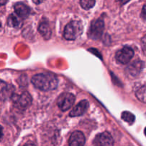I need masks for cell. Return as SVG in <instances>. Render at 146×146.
<instances>
[{"instance_id": "cell-1", "label": "cell", "mask_w": 146, "mask_h": 146, "mask_svg": "<svg viewBox=\"0 0 146 146\" xmlns=\"http://www.w3.org/2000/svg\"><path fill=\"white\" fill-rule=\"evenodd\" d=\"M31 82L36 88L42 91L54 90L58 86L57 77L51 73H40L35 74L31 79Z\"/></svg>"}, {"instance_id": "cell-2", "label": "cell", "mask_w": 146, "mask_h": 146, "mask_svg": "<svg viewBox=\"0 0 146 146\" xmlns=\"http://www.w3.org/2000/svg\"><path fill=\"white\" fill-rule=\"evenodd\" d=\"M84 30L82 24L79 21H72L65 27L64 37L67 40H75L81 35Z\"/></svg>"}, {"instance_id": "cell-3", "label": "cell", "mask_w": 146, "mask_h": 146, "mask_svg": "<svg viewBox=\"0 0 146 146\" xmlns=\"http://www.w3.org/2000/svg\"><path fill=\"white\" fill-rule=\"evenodd\" d=\"M104 29V21L102 19H98L92 21L88 30V37L92 40H99Z\"/></svg>"}, {"instance_id": "cell-4", "label": "cell", "mask_w": 146, "mask_h": 146, "mask_svg": "<svg viewBox=\"0 0 146 146\" xmlns=\"http://www.w3.org/2000/svg\"><path fill=\"white\" fill-rule=\"evenodd\" d=\"M75 102V96L69 92L61 94L57 100V104L62 111H66L71 108Z\"/></svg>"}, {"instance_id": "cell-5", "label": "cell", "mask_w": 146, "mask_h": 146, "mask_svg": "<svg viewBox=\"0 0 146 146\" xmlns=\"http://www.w3.org/2000/svg\"><path fill=\"white\" fill-rule=\"evenodd\" d=\"M14 102L17 107L20 109H27L31 104L32 98L31 94L27 92H24L19 95H17L13 98Z\"/></svg>"}, {"instance_id": "cell-6", "label": "cell", "mask_w": 146, "mask_h": 146, "mask_svg": "<svg viewBox=\"0 0 146 146\" xmlns=\"http://www.w3.org/2000/svg\"><path fill=\"white\" fill-rule=\"evenodd\" d=\"M134 55V52L131 47H124L120 50H118L115 54V59L117 61L122 64H126L131 60Z\"/></svg>"}, {"instance_id": "cell-7", "label": "cell", "mask_w": 146, "mask_h": 146, "mask_svg": "<svg viewBox=\"0 0 146 146\" xmlns=\"http://www.w3.org/2000/svg\"><path fill=\"white\" fill-rule=\"evenodd\" d=\"M96 146H113L114 142L112 136L108 132L98 134L94 139Z\"/></svg>"}, {"instance_id": "cell-8", "label": "cell", "mask_w": 146, "mask_h": 146, "mask_svg": "<svg viewBox=\"0 0 146 146\" xmlns=\"http://www.w3.org/2000/svg\"><path fill=\"white\" fill-rule=\"evenodd\" d=\"M85 144V137L82 132L75 131L71 135L68 140L69 146H84Z\"/></svg>"}, {"instance_id": "cell-9", "label": "cell", "mask_w": 146, "mask_h": 146, "mask_svg": "<svg viewBox=\"0 0 146 146\" xmlns=\"http://www.w3.org/2000/svg\"><path fill=\"white\" fill-rule=\"evenodd\" d=\"M89 106V103L87 100H82L74 107V108L70 112L69 115L71 117H77L84 115L87 111Z\"/></svg>"}, {"instance_id": "cell-10", "label": "cell", "mask_w": 146, "mask_h": 146, "mask_svg": "<svg viewBox=\"0 0 146 146\" xmlns=\"http://www.w3.org/2000/svg\"><path fill=\"white\" fill-rule=\"evenodd\" d=\"M14 11L17 15L21 19H27L30 14V9L28 6L22 2H18L15 4L14 7Z\"/></svg>"}, {"instance_id": "cell-11", "label": "cell", "mask_w": 146, "mask_h": 146, "mask_svg": "<svg viewBox=\"0 0 146 146\" xmlns=\"http://www.w3.org/2000/svg\"><path fill=\"white\" fill-rule=\"evenodd\" d=\"M38 31L45 40H48L51 36V29L48 21H43L40 23Z\"/></svg>"}, {"instance_id": "cell-12", "label": "cell", "mask_w": 146, "mask_h": 146, "mask_svg": "<svg viewBox=\"0 0 146 146\" xmlns=\"http://www.w3.org/2000/svg\"><path fill=\"white\" fill-rule=\"evenodd\" d=\"M7 23L9 27H13V28H19L22 24L21 18L18 15H15V14L9 15L7 19Z\"/></svg>"}, {"instance_id": "cell-13", "label": "cell", "mask_w": 146, "mask_h": 146, "mask_svg": "<svg viewBox=\"0 0 146 146\" xmlns=\"http://www.w3.org/2000/svg\"><path fill=\"white\" fill-rule=\"evenodd\" d=\"M143 69V63L141 61H135L128 67L131 75H137Z\"/></svg>"}, {"instance_id": "cell-14", "label": "cell", "mask_w": 146, "mask_h": 146, "mask_svg": "<svg viewBox=\"0 0 146 146\" xmlns=\"http://www.w3.org/2000/svg\"><path fill=\"white\" fill-rule=\"evenodd\" d=\"M136 97L140 101L146 103V85L142 86L137 90Z\"/></svg>"}, {"instance_id": "cell-15", "label": "cell", "mask_w": 146, "mask_h": 146, "mask_svg": "<svg viewBox=\"0 0 146 146\" xmlns=\"http://www.w3.org/2000/svg\"><path fill=\"white\" fill-rule=\"evenodd\" d=\"M121 117H122V119L124 121L127 122V123H129V124H133V123L135 122V115H134L133 113L128 111L123 112V113H122V115H121Z\"/></svg>"}, {"instance_id": "cell-16", "label": "cell", "mask_w": 146, "mask_h": 146, "mask_svg": "<svg viewBox=\"0 0 146 146\" xmlns=\"http://www.w3.org/2000/svg\"><path fill=\"white\" fill-rule=\"evenodd\" d=\"M96 0H80V4L84 9H89L95 5Z\"/></svg>"}, {"instance_id": "cell-17", "label": "cell", "mask_w": 146, "mask_h": 146, "mask_svg": "<svg viewBox=\"0 0 146 146\" xmlns=\"http://www.w3.org/2000/svg\"><path fill=\"white\" fill-rule=\"evenodd\" d=\"M141 47H142V50L144 54L146 55V35L144 36L141 40Z\"/></svg>"}, {"instance_id": "cell-18", "label": "cell", "mask_w": 146, "mask_h": 146, "mask_svg": "<svg viewBox=\"0 0 146 146\" xmlns=\"http://www.w3.org/2000/svg\"><path fill=\"white\" fill-rule=\"evenodd\" d=\"M141 17L143 19L146 20V4L143 6L142 9V12H141Z\"/></svg>"}, {"instance_id": "cell-19", "label": "cell", "mask_w": 146, "mask_h": 146, "mask_svg": "<svg viewBox=\"0 0 146 146\" xmlns=\"http://www.w3.org/2000/svg\"><path fill=\"white\" fill-rule=\"evenodd\" d=\"M115 1H117V2L118 3V4H121V5H123V4H126L128 1H129L130 0H115Z\"/></svg>"}, {"instance_id": "cell-20", "label": "cell", "mask_w": 146, "mask_h": 146, "mask_svg": "<svg viewBox=\"0 0 146 146\" xmlns=\"http://www.w3.org/2000/svg\"><path fill=\"white\" fill-rule=\"evenodd\" d=\"M32 1H34L36 4H41V3H42L44 0H32Z\"/></svg>"}, {"instance_id": "cell-21", "label": "cell", "mask_w": 146, "mask_h": 146, "mask_svg": "<svg viewBox=\"0 0 146 146\" xmlns=\"http://www.w3.org/2000/svg\"><path fill=\"white\" fill-rule=\"evenodd\" d=\"M24 146H35V145L33 144V143H27V144L24 145Z\"/></svg>"}, {"instance_id": "cell-22", "label": "cell", "mask_w": 146, "mask_h": 146, "mask_svg": "<svg viewBox=\"0 0 146 146\" xmlns=\"http://www.w3.org/2000/svg\"><path fill=\"white\" fill-rule=\"evenodd\" d=\"M0 1H1V5H4V4H5L7 3V0H0Z\"/></svg>"}, {"instance_id": "cell-23", "label": "cell", "mask_w": 146, "mask_h": 146, "mask_svg": "<svg viewBox=\"0 0 146 146\" xmlns=\"http://www.w3.org/2000/svg\"><path fill=\"white\" fill-rule=\"evenodd\" d=\"M144 133H145V135H146V127L145 128V130H144Z\"/></svg>"}]
</instances>
